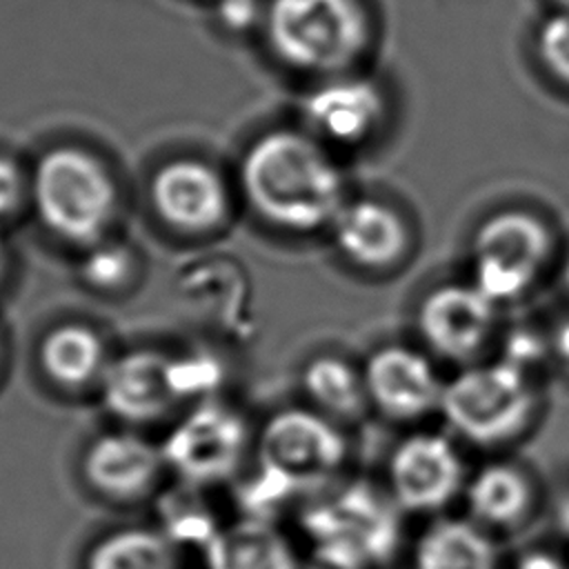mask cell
Listing matches in <instances>:
<instances>
[{"instance_id": "cell-5", "label": "cell", "mask_w": 569, "mask_h": 569, "mask_svg": "<svg viewBox=\"0 0 569 569\" xmlns=\"http://www.w3.org/2000/svg\"><path fill=\"white\" fill-rule=\"evenodd\" d=\"M400 509L367 480L347 482L302 511L309 553L360 569H378L398 549Z\"/></svg>"}, {"instance_id": "cell-19", "label": "cell", "mask_w": 569, "mask_h": 569, "mask_svg": "<svg viewBox=\"0 0 569 569\" xmlns=\"http://www.w3.org/2000/svg\"><path fill=\"white\" fill-rule=\"evenodd\" d=\"M413 569H500L498 549L471 518H438L413 545Z\"/></svg>"}, {"instance_id": "cell-28", "label": "cell", "mask_w": 569, "mask_h": 569, "mask_svg": "<svg viewBox=\"0 0 569 569\" xmlns=\"http://www.w3.org/2000/svg\"><path fill=\"white\" fill-rule=\"evenodd\" d=\"M24 196V178L16 162L0 156V218L13 213Z\"/></svg>"}, {"instance_id": "cell-30", "label": "cell", "mask_w": 569, "mask_h": 569, "mask_svg": "<svg viewBox=\"0 0 569 569\" xmlns=\"http://www.w3.org/2000/svg\"><path fill=\"white\" fill-rule=\"evenodd\" d=\"M549 342L553 358L569 362V318L556 327V331L549 336Z\"/></svg>"}, {"instance_id": "cell-35", "label": "cell", "mask_w": 569, "mask_h": 569, "mask_svg": "<svg viewBox=\"0 0 569 569\" xmlns=\"http://www.w3.org/2000/svg\"><path fill=\"white\" fill-rule=\"evenodd\" d=\"M558 4V9H567L569 11V0H553Z\"/></svg>"}, {"instance_id": "cell-32", "label": "cell", "mask_w": 569, "mask_h": 569, "mask_svg": "<svg viewBox=\"0 0 569 569\" xmlns=\"http://www.w3.org/2000/svg\"><path fill=\"white\" fill-rule=\"evenodd\" d=\"M560 520H562V527L569 531V496H567V500H565V505H562V511H560Z\"/></svg>"}, {"instance_id": "cell-1", "label": "cell", "mask_w": 569, "mask_h": 569, "mask_svg": "<svg viewBox=\"0 0 569 569\" xmlns=\"http://www.w3.org/2000/svg\"><path fill=\"white\" fill-rule=\"evenodd\" d=\"M238 182L256 216L289 233L327 231L349 200L333 151L302 127L260 133L242 153Z\"/></svg>"}, {"instance_id": "cell-14", "label": "cell", "mask_w": 569, "mask_h": 569, "mask_svg": "<svg viewBox=\"0 0 569 569\" xmlns=\"http://www.w3.org/2000/svg\"><path fill=\"white\" fill-rule=\"evenodd\" d=\"M327 233L340 258L365 271L396 267L411 244L402 213L378 198H349Z\"/></svg>"}, {"instance_id": "cell-13", "label": "cell", "mask_w": 569, "mask_h": 569, "mask_svg": "<svg viewBox=\"0 0 569 569\" xmlns=\"http://www.w3.org/2000/svg\"><path fill=\"white\" fill-rule=\"evenodd\" d=\"M91 493L113 505H136L158 491L167 471L160 447L131 431L93 438L80 462Z\"/></svg>"}, {"instance_id": "cell-15", "label": "cell", "mask_w": 569, "mask_h": 569, "mask_svg": "<svg viewBox=\"0 0 569 569\" xmlns=\"http://www.w3.org/2000/svg\"><path fill=\"white\" fill-rule=\"evenodd\" d=\"M151 198L169 224L187 231L213 229L229 211L224 180L198 160L164 164L153 178Z\"/></svg>"}, {"instance_id": "cell-20", "label": "cell", "mask_w": 569, "mask_h": 569, "mask_svg": "<svg viewBox=\"0 0 569 569\" xmlns=\"http://www.w3.org/2000/svg\"><path fill=\"white\" fill-rule=\"evenodd\" d=\"M300 387L309 407L342 422L360 420L369 411L362 369L336 353L313 356L300 373Z\"/></svg>"}, {"instance_id": "cell-10", "label": "cell", "mask_w": 569, "mask_h": 569, "mask_svg": "<svg viewBox=\"0 0 569 569\" xmlns=\"http://www.w3.org/2000/svg\"><path fill=\"white\" fill-rule=\"evenodd\" d=\"M387 116V96L367 73L347 71L313 80L300 100L302 129L331 151L371 140Z\"/></svg>"}, {"instance_id": "cell-8", "label": "cell", "mask_w": 569, "mask_h": 569, "mask_svg": "<svg viewBox=\"0 0 569 569\" xmlns=\"http://www.w3.org/2000/svg\"><path fill=\"white\" fill-rule=\"evenodd\" d=\"M247 420L229 405L198 402L160 445L167 471L180 482L211 489L231 480L249 449Z\"/></svg>"}, {"instance_id": "cell-11", "label": "cell", "mask_w": 569, "mask_h": 569, "mask_svg": "<svg viewBox=\"0 0 569 569\" xmlns=\"http://www.w3.org/2000/svg\"><path fill=\"white\" fill-rule=\"evenodd\" d=\"M500 307L471 280L445 282L416 307V331L429 353L460 367L476 362L491 342Z\"/></svg>"}, {"instance_id": "cell-16", "label": "cell", "mask_w": 569, "mask_h": 569, "mask_svg": "<svg viewBox=\"0 0 569 569\" xmlns=\"http://www.w3.org/2000/svg\"><path fill=\"white\" fill-rule=\"evenodd\" d=\"M167 362L156 351H131L109 362L100 376L104 407L127 422L158 420L176 402Z\"/></svg>"}, {"instance_id": "cell-6", "label": "cell", "mask_w": 569, "mask_h": 569, "mask_svg": "<svg viewBox=\"0 0 569 569\" xmlns=\"http://www.w3.org/2000/svg\"><path fill=\"white\" fill-rule=\"evenodd\" d=\"M31 196L44 227L80 244L98 242L116 211L111 176L93 156L73 147H58L40 158Z\"/></svg>"}, {"instance_id": "cell-24", "label": "cell", "mask_w": 569, "mask_h": 569, "mask_svg": "<svg viewBox=\"0 0 569 569\" xmlns=\"http://www.w3.org/2000/svg\"><path fill=\"white\" fill-rule=\"evenodd\" d=\"M167 376L173 398L178 400H211V393L222 385V365L216 356L196 351L180 358H169Z\"/></svg>"}, {"instance_id": "cell-26", "label": "cell", "mask_w": 569, "mask_h": 569, "mask_svg": "<svg viewBox=\"0 0 569 569\" xmlns=\"http://www.w3.org/2000/svg\"><path fill=\"white\" fill-rule=\"evenodd\" d=\"M131 271V256L118 242H93V249L82 262V278L93 287H116Z\"/></svg>"}, {"instance_id": "cell-7", "label": "cell", "mask_w": 569, "mask_h": 569, "mask_svg": "<svg viewBox=\"0 0 569 569\" xmlns=\"http://www.w3.org/2000/svg\"><path fill=\"white\" fill-rule=\"evenodd\" d=\"M553 253L549 224L527 209H500L471 233L469 280L498 307L522 300Z\"/></svg>"}, {"instance_id": "cell-27", "label": "cell", "mask_w": 569, "mask_h": 569, "mask_svg": "<svg viewBox=\"0 0 569 569\" xmlns=\"http://www.w3.org/2000/svg\"><path fill=\"white\" fill-rule=\"evenodd\" d=\"M218 18L222 27L231 31H247L253 24L262 22L264 4L260 0H220Z\"/></svg>"}, {"instance_id": "cell-21", "label": "cell", "mask_w": 569, "mask_h": 569, "mask_svg": "<svg viewBox=\"0 0 569 569\" xmlns=\"http://www.w3.org/2000/svg\"><path fill=\"white\" fill-rule=\"evenodd\" d=\"M180 553L158 527H118L93 540L82 569H182Z\"/></svg>"}, {"instance_id": "cell-3", "label": "cell", "mask_w": 569, "mask_h": 569, "mask_svg": "<svg viewBox=\"0 0 569 569\" xmlns=\"http://www.w3.org/2000/svg\"><path fill=\"white\" fill-rule=\"evenodd\" d=\"M262 27L271 53L311 80L356 71L371 47L362 0H267Z\"/></svg>"}, {"instance_id": "cell-4", "label": "cell", "mask_w": 569, "mask_h": 569, "mask_svg": "<svg viewBox=\"0 0 569 569\" xmlns=\"http://www.w3.org/2000/svg\"><path fill=\"white\" fill-rule=\"evenodd\" d=\"M538 382L507 360L471 362L449 380L440 400L447 427L476 447L516 440L538 411Z\"/></svg>"}, {"instance_id": "cell-34", "label": "cell", "mask_w": 569, "mask_h": 569, "mask_svg": "<svg viewBox=\"0 0 569 569\" xmlns=\"http://www.w3.org/2000/svg\"><path fill=\"white\" fill-rule=\"evenodd\" d=\"M2 267H4V247H2V240H0V276H2Z\"/></svg>"}, {"instance_id": "cell-29", "label": "cell", "mask_w": 569, "mask_h": 569, "mask_svg": "<svg viewBox=\"0 0 569 569\" xmlns=\"http://www.w3.org/2000/svg\"><path fill=\"white\" fill-rule=\"evenodd\" d=\"M513 569H569V565L551 551H542V549L538 551L536 549V551H529V553L520 556L516 560Z\"/></svg>"}, {"instance_id": "cell-31", "label": "cell", "mask_w": 569, "mask_h": 569, "mask_svg": "<svg viewBox=\"0 0 569 569\" xmlns=\"http://www.w3.org/2000/svg\"><path fill=\"white\" fill-rule=\"evenodd\" d=\"M302 569H360V567H351L331 558H322L316 553H309V560L302 565Z\"/></svg>"}, {"instance_id": "cell-2", "label": "cell", "mask_w": 569, "mask_h": 569, "mask_svg": "<svg viewBox=\"0 0 569 569\" xmlns=\"http://www.w3.org/2000/svg\"><path fill=\"white\" fill-rule=\"evenodd\" d=\"M347 451L340 425L313 407L276 411L256 438V476L238 491L242 516L271 520L289 498L325 489L342 469Z\"/></svg>"}, {"instance_id": "cell-22", "label": "cell", "mask_w": 569, "mask_h": 569, "mask_svg": "<svg viewBox=\"0 0 569 569\" xmlns=\"http://www.w3.org/2000/svg\"><path fill=\"white\" fill-rule=\"evenodd\" d=\"M44 371L60 385L82 387L100 380L107 362L100 338L80 325H64L47 333L40 347Z\"/></svg>"}, {"instance_id": "cell-17", "label": "cell", "mask_w": 569, "mask_h": 569, "mask_svg": "<svg viewBox=\"0 0 569 569\" xmlns=\"http://www.w3.org/2000/svg\"><path fill=\"white\" fill-rule=\"evenodd\" d=\"M200 553L202 569H302L291 540L267 518L222 525Z\"/></svg>"}, {"instance_id": "cell-9", "label": "cell", "mask_w": 569, "mask_h": 569, "mask_svg": "<svg viewBox=\"0 0 569 569\" xmlns=\"http://www.w3.org/2000/svg\"><path fill=\"white\" fill-rule=\"evenodd\" d=\"M467 476L456 442L440 431L405 436L387 460V491L400 511L445 509L465 491Z\"/></svg>"}, {"instance_id": "cell-18", "label": "cell", "mask_w": 569, "mask_h": 569, "mask_svg": "<svg viewBox=\"0 0 569 569\" xmlns=\"http://www.w3.org/2000/svg\"><path fill=\"white\" fill-rule=\"evenodd\" d=\"M465 502L469 518L489 529H516L533 509L536 491L525 469L493 460L467 476Z\"/></svg>"}, {"instance_id": "cell-33", "label": "cell", "mask_w": 569, "mask_h": 569, "mask_svg": "<svg viewBox=\"0 0 569 569\" xmlns=\"http://www.w3.org/2000/svg\"><path fill=\"white\" fill-rule=\"evenodd\" d=\"M562 284H565V289H567V293H569V253H567L565 264H562Z\"/></svg>"}, {"instance_id": "cell-12", "label": "cell", "mask_w": 569, "mask_h": 569, "mask_svg": "<svg viewBox=\"0 0 569 569\" xmlns=\"http://www.w3.org/2000/svg\"><path fill=\"white\" fill-rule=\"evenodd\" d=\"M360 369L369 409L385 420L418 422L440 411L445 380L427 351L382 345L365 358Z\"/></svg>"}, {"instance_id": "cell-23", "label": "cell", "mask_w": 569, "mask_h": 569, "mask_svg": "<svg viewBox=\"0 0 569 569\" xmlns=\"http://www.w3.org/2000/svg\"><path fill=\"white\" fill-rule=\"evenodd\" d=\"M202 487L178 480V487L158 493L156 525L178 549H204L222 527L202 498Z\"/></svg>"}, {"instance_id": "cell-25", "label": "cell", "mask_w": 569, "mask_h": 569, "mask_svg": "<svg viewBox=\"0 0 569 569\" xmlns=\"http://www.w3.org/2000/svg\"><path fill=\"white\" fill-rule=\"evenodd\" d=\"M536 56L540 67L560 84L569 87V11L547 16L536 31Z\"/></svg>"}]
</instances>
